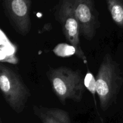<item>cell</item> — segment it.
Returning a JSON list of instances; mask_svg holds the SVG:
<instances>
[{
  "label": "cell",
  "instance_id": "obj_1",
  "mask_svg": "<svg viewBox=\"0 0 123 123\" xmlns=\"http://www.w3.org/2000/svg\"><path fill=\"white\" fill-rule=\"evenodd\" d=\"M123 85V75L120 65L110 54H105L96 78V94L103 112L117 103Z\"/></svg>",
  "mask_w": 123,
  "mask_h": 123
},
{
  "label": "cell",
  "instance_id": "obj_2",
  "mask_svg": "<svg viewBox=\"0 0 123 123\" xmlns=\"http://www.w3.org/2000/svg\"><path fill=\"white\" fill-rule=\"evenodd\" d=\"M52 89L61 104H66L67 100L80 102L85 91V77L79 69L66 66L52 68L46 72Z\"/></svg>",
  "mask_w": 123,
  "mask_h": 123
},
{
  "label": "cell",
  "instance_id": "obj_3",
  "mask_svg": "<svg viewBox=\"0 0 123 123\" xmlns=\"http://www.w3.org/2000/svg\"><path fill=\"white\" fill-rule=\"evenodd\" d=\"M0 89L5 101L14 112L24 111L31 92L20 75L2 63L0 64Z\"/></svg>",
  "mask_w": 123,
  "mask_h": 123
},
{
  "label": "cell",
  "instance_id": "obj_4",
  "mask_svg": "<svg viewBox=\"0 0 123 123\" xmlns=\"http://www.w3.org/2000/svg\"><path fill=\"white\" fill-rule=\"evenodd\" d=\"M56 18L61 24L62 33L67 42L76 49V55L86 64V57L80 45V25L71 0H60L56 9Z\"/></svg>",
  "mask_w": 123,
  "mask_h": 123
},
{
  "label": "cell",
  "instance_id": "obj_5",
  "mask_svg": "<svg viewBox=\"0 0 123 123\" xmlns=\"http://www.w3.org/2000/svg\"><path fill=\"white\" fill-rule=\"evenodd\" d=\"M72 7L80 25V32L88 41H91L100 27L99 13L95 0H71Z\"/></svg>",
  "mask_w": 123,
  "mask_h": 123
},
{
  "label": "cell",
  "instance_id": "obj_6",
  "mask_svg": "<svg viewBox=\"0 0 123 123\" xmlns=\"http://www.w3.org/2000/svg\"><path fill=\"white\" fill-rule=\"evenodd\" d=\"M4 12L14 30L26 36L31 27V0H1Z\"/></svg>",
  "mask_w": 123,
  "mask_h": 123
},
{
  "label": "cell",
  "instance_id": "obj_7",
  "mask_svg": "<svg viewBox=\"0 0 123 123\" xmlns=\"http://www.w3.org/2000/svg\"><path fill=\"white\" fill-rule=\"evenodd\" d=\"M32 109L41 123H73L68 112L61 109L37 105H34Z\"/></svg>",
  "mask_w": 123,
  "mask_h": 123
},
{
  "label": "cell",
  "instance_id": "obj_8",
  "mask_svg": "<svg viewBox=\"0 0 123 123\" xmlns=\"http://www.w3.org/2000/svg\"><path fill=\"white\" fill-rule=\"evenodd\" d=\"M113 21L123 28V0H105Z\"/></svg>",
  "mask_w": 123,
  "mask_h": 123
},
{
  "label": "cell",
  "instance_id": "obj_9",
  "mask_svg": "<svg viewBox=\"0 0 123 123\" xmlns=\"http://www.w3.org/2000/svg\"><path fill=\"white\" fill-rule=\"evenodd\" d=\"M54 52L56 55L61 57H70L72 55H76V51L73 46L70 44L60 43L56 46L54 49Z\"/></svg>",
  "mask_w": 123,
  "mask_h": 123
},
{
  "label": "cell",
  "instance_id": "obj_10",
  "mask_svg": "<svg viewBox=\"0 0 123 123\" xmlns=\"http://www.w3.org/2000/svg\"><path fill=\"white\" fill-rule=\"evenodd\" d=\"M85 87L91 92H92L93 95L96 93V78H94L92 74L89 71L85 77Z\"/></svg>",
  "mask_w": 123,
  "mask_h": 123
},
{
  "label": "cell",
  "instance_id": "obj_11",
  "mask_svg": "<svg viewBox=\"0 0 123 123\" xmlns=\"http://www.w3.org/2000/svg\"><path fill=\"white\" fill-rule=\"evenodd\" d=\"M52 29V26L51 24H50V23H47V24H44L43 28L38 31V33L41 34L45 32V31H49L50 30H51Z\"/></svg>",
  "mask_w": 123,
  "mask_h": 123
},
{
  "label": "cell",
  "instance_id": "obj_12",
  "mask_svg": "<svg viewBox=\"0 0 123 123\" xmlns=\"http://www.w3.org/2000/svg\"><path fill=\"white\" fill-rule=\"evenodd\" d=\"M0 123H2V120H1V119L0 120Z\"/></svg>",
  "mask_w": 123,
  "mask_h": 123
}]
</instances>
